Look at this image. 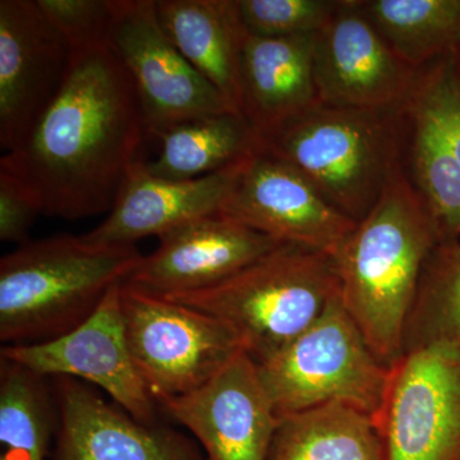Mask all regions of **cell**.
<instances>
[{
  "label": "cell",
  "mask_w": 460,
  "mask_h": 460,
  "mask_svg": "<svg viewBox=\"0 0 460 460\" xmlns=\"http://www.w3.org/2000/svg\"><path fill=\"white\" fill-rule=\"evenodd\" d=\"M396 56L420 69L460 50V0H362Z\"/></svg>",
  "instance_id": "22"
},
{
  "label": "cell",
  "mask_w": 460,
  "mask_h": 460,
  "mask_svg": "<svg viewBox=\"0 0 460 460\" xmlns=\"http://www.w3.org/2000/svg\"><path fill=\"white\" fill-rule=\"evenodd\" d=\"M57 429L47 377L0 358V460H47Z\"/></svg>",
  "instance_id": "24"
},
{
  "label": "cell",
  "mask_w": 460,
  "mask_h": 460,
  "mask_svg": "<svg viewBox=\"0 0 460 460\" xmlns=\"http://www.w3.org/2000/svg\"><path fill=\"white\" fill-rule=\"evenodd\" d=\"M339 0H237L244 29L253 36L314 35L329 22Z\"/></svg>",
  "instance_id": "26"
},
{
  "label": "cell",
  "mask_w": 460,
  "mask_h": 460,
  "mask_svg": "<svg viewBox=\"0 0 460 460\" xmlns=\"http://www.w3.org/2000/svg\"><path fill=\"white\" fill-rule=\"evenodd\" d=\"M405 129L407 111L317 102L260 146L286 160L332 208L359 223L402 164Z\"/></svg>",
  "instance_id": "4"
},
{
  "label": "cell",
  "mask_w": 460,
  "mask_h": 460,
  "mask_svg": "<svg viewBox=\"0 0 460 460\" xmlns=\"http://www.w3.org/2000/svg\"><path fill=\"white\" fill-rule=\"evenodd\" d=\"M72 53L108 42L111 0H36Z\"/></svg>",
  "instance_id": "28"
},
{
  "label": "cell",
  "mask_w": 460,
  "mask_h": 460,
  "mask_svg": "<svg viewBox=\"0 0 460 460\" xmlns=\"http://www.w3.org/2000/svg\"><path fill=\"white\" fill-rule=\"evenodd\" d=\"M239 164L195 180L175 181L155 177L146 162L138 160L107 219L84 238L93 243L136 246L141 239L160 238L184 224L220 214Z\"/></svg>",
  "instance_id": "17"
},
{
  "label": "cell",
  "mask_w": 460,
  "mask_h": 460,
  "mask_svg": "<svg viewBox=\"0 0 460 460\" xmlns=\"http://www.w3.org/2000/svg\"><path fill=\"white\" fill-rule=\"evenodd\" d=\"M438 344L460 347V239L432 251L405 323L404 354Z\"/></svg>",
  "instance_id": "25"
},
{
  "label": "cell",
  "mask_w": 460,
  "mask_h": 460,
  "mask_svg": "<svg viewBox=\"0 0 460 460\" xmlns=\"http://www.w3.org/2000/svg\"><path fill=\"white\" fill-rule=\"evenodd\" d=\"M220 215L270 235L334 255L357 226L286 160L259 146L238 166Z\"/></svg>",
  "instance_id": "12"
},
{
  "label": "cell",
  "mask_w": 460,
  "mask_h": 460,
  "mask_svg": "<svg viewBox=\"0 0 460 460\" xmlns=\"http://www.w3.org/2000/svg\"><path fill=\"white\" fill-rule=\"evenodd\" d=\"M413 100L434 119L460 163V84L454 56L420 69Z\"/></svg>",
  "instance_id": "27"
},
{
  "label": "cell",
  "mask_w": 460,
  "mask_h": 460,
  "mask_svg": "<svg viewBox=\"0 0 460 460\" xmlns=\"http://www.w3.org/2000/svg\"><path fill=\"white\" fill-rule=\"evenodd\" d=\"M314 72L320 102L367 111H407L420 69L396 56L363 9L339 0L314 36Z\"/></svg>",
  "instance_id": "10"
},
{
  "label": "cell",
  "mask_w": 460,
  "mask_h": 460,
  "mask_svg": "<svg viewBox=\"0 0 460 460\" xmlns=\"http://www.w3.org/2000/svg\"><path fill=\"white\" fill-rule=\"evenodd\" d=\"M42 215L40 204L25 184L13 174L0 169V241L29 242V233L36 217Z\"/></svg>",
  "instance_id": "29"
},
{
  "label": "cell",
  "mask_w": 460,
  "mask_h": 460,
  "mask_svg": "<svg viewBox=\"0 0 460 460\" xmlns=\"http://www.w3.org/2000/svg\"><path fill=\"white\" fill-rule=\"evenodd\" d=\"M124 284L166 296L229 279L281 242L224 215L201 217L160 237Z\"/></svg>",
  "instance_id": "16"
},
{
  "label": "cell",
  "mask_w": 460,
  "mask_h": 460,
  "mask_svg": "<svg viewBox=\"0 0 460 460\" xmlns=\"http://www.w3.org/2000/svg\"><path fill=\"white\" fill-rule=\"evenodd\" d=\"M337 293L332 255L281 243L217 286L165 298L222 320L262 363L310 328Z\"/></svg>",
  "instance_id": "5"
},
{
  "label": "cell",
  "mask_w": 460,
  "mask_h": 460,
  "mask_svg": "<svg viewBox=\"0 0 460 460\" xmlns=\"http://www.w3.org/2000/svg\"><path fill=\"white\" fill-rule=\"evenodd\" d=\"M269 460H384L375 420L328 402L279 419Z\"/></svg>",
  "instance_id": "20"
},
{
  "label": "cell",
  "mask_w": 460,
  "mask_h": 460,
  "mask_svg": "<svg viewBox=\"0 0 460 460\" xmlns=\"http://www.w3.org/2000/svg\"><path fill=\"white\" fill-rule=\"evenodd\" d=\"M375 423L384 460H460V347L405 353Z\"/></svg>",
  "instance_id": "9"
},
{
  "label": "cell",
  "mask_w": 460,
  "mask_h": 460,
  "mask_svg": "<svg viewBox=\"0 0 460 460\" xmlns=\"http://www.w3.org/2000/svg\"><path fill=\"white\" fill-rule=\"evenodd\" d=\"M120 286L111 288L89 319L68 334L38 344L3 345L8 359L44 377L93 384L140 422L154 425L156 405L129 352L120 307Z\"/></svg>",
  "instance_id": "11"
},
{
  "label": "cell",
  "mask_w": 460,
  "mask_h": 460,
  "mask_svg": "<svg viewBox=\"0 0 460 460\" xmlns=\"http://www.w3.org/2000/svg\"><path fill=\"white\" fill-rule=\"evenodd\" d=\"M155 3L157 20L181 56L239 111L241 58L248 32L237 0Z\"/></svg>",
  "instance_id": "19"
},
{
  "label": "cell",
  "mask_w": 460,
  "mask_h": 460,
  "mask_svg": "<svg viewBox=\"0 0 460 460\" xmlns=\"http://www.w3.org/2000/svg\"><path fill=\"white\" fill-rule=\"evenodd\" d=\"M53 393L58 413L53 460H205L186 436L133 419L84 381L54 377Z\"/></svg>",
  "instance_id": "15"
},
{
  "label": "cell",
  "mask_w": 460,
  "mask_h": 460,
  "mask_svg": "<svg viewBox=\"0 0 460 460\" xmlns=\"http://www.w3.org/2000/svg\"><path fill=\"white\" fill-rule=\"evenodd\" d=\"M72 51L36 0L0 2V146L26 140L65 84Z\"/></svg>",
  "instance_id": "13"
},
{
  "label": "cell",
  "mask_w": 460,
  "mask_h": 460,
  "mask_svg": "<svg viewBox=\"0 0 460 460\" xmlns=\"http://www.w3.org/2000/svg\"><path fill=\"white\" fill-rule=\"evenodd\" d=\"M314 35L263 38L248 33L241 58V105L259 142L320 102Z\"/></svg>",
  "instance_id": "18"
},
{
  "label": "cell",
  "mask_w": 460,
  "mask_h": 460,
  "mask_svg": "<svg viewBox=\"0 0 460 460\" xmlns=\"http://www.w3.org/2000/svg\"><path fill=\"white\" fill-rule=\"evenodd\" d=\"M204 450L205 460H269L279 417L257 363L241 352L204 386L160 402Z\"/></svg>",
  "instance_id": "14"
},
{
  "label": "cell",
  "mask_w": 460,
  "mask_h": 460,
  "mask_svg": "<svg viewBox=\"0 0 460 460\" xmlns=\"http://www.w3.org/2000/svg\"><path fill=\"white\" fill-rule=\"evenodd\" d=\"M142 259L136 246L93 243L84 235L21 244L0 260V341L38 344L68 334Z\"/></svg>",
  "instance_id": "3"
},
{
  "label": "cell",
  "mask_w": 460,
  "mask_h": 460,
  "mask_svg": "<svg viewBox=\"0 0 460 460\" xmlns=\"http://www.w3.org/2000/svg\"><path fill=\"white\" fill-rule=\"evenodd\" d=\"M440 241L431 211L402 164L332 255L341 304L386 367L404 357L408 314L423 266Z\"/></svg>",
  "instance_id": "2"
},
{
  "label": "cell",
  "mask_w": 460,
  "mask_h": 460,
  "mask_svg": "<svg viewBox=\"0 0 460 460\" xmlns=\"http://www.w3.org/2000/svg\"><path fill=\"white\" fill-rule=\"evenodd\" d=\"M129 352L154 401L189 394L244 352L234 330L198 308L123 284Z\"/></svg>",
  "instance_id": "7"
},
{
  "label": "cell",
  "mask_w": 460,
  "mask_h": 460,
  "mask_svg": "<svg viewBox=\"0 0 460 460\" xmlns=\"http://www.w3.org/2000/svg\"><path fill=\"white\" fill-rule=\"evenodd\" d=\"M146 137L131 77L105 42L72 53L57 98L0 169L31 190L42 215L83 219L111 211Z\"/></svg>",
  "instance_id": "1"
},
{
  "label": "cell",
  "mask_w": 460,
  "mask_h": 460,
  "mask_svg": "<svg viewBox=\"0 0 460 460\" xmlns=\"http://www.w3.org/2000/svg\"><path fill=\"white\" fill-rule=\"evenodd\" d=\"M162 148L147 171L165 180L186 181L222 172L260 146L246 118L237 111L206 114L175 124L159 138Z\"/></svg>",
  "instance_id": "21"
},
{
  "label": "cell",
  "mask_w": 460,
  "mask_h": 460,
  "mask_svg": "<svg viewBox=\"0 0 460 460\" xmlns=\"http://www.w3.org/2000/svg\"><path fill=\"white\" fill-rule=\"evenodd\" d=\"M108 44L131 77L147 137L159 140L175 124L237 111L196 71L168 38L155 0H111Z\"/></svg>",
  "instance_id": "8"
},
{
  "label": "cell",
  "mask_w": 460,
  "mask_h": 460,
  "mask_svg": "<svg viewBox=\"0 0 460 460\" xmlns=\"http://www.w3.org/2000/svg\"><path fill=\"white\" fill-rule=\"evenodd\" d=\"M454 65H456V77H458L460 84V50L458 53L454 54Z\"/></svg>",
  "instance_id": "30"
},
{
  "label": "cell",
  "mask_w": 460,
  "mask_h": 460,
  "mask_svg": "<svg viewBox=\"0 0 460 460\" xmlns=\"http://www.w3.org/2000/svg\"><path fill=\"white\" fill-rule=\"evenodd\" d=\"M257 368L279 419L341 402L376 420L393 370L378 361L338 293L310 328Z\"/></svg>",
  "instance_id": "6"
},
{
  "label": "cell",
  "mask_w": 460,
  "mask_h": 460,
  "mask_svg": "<svg viewBox=\"0 0 460 460\" xmlns=\"http://www.w3.org/2000/svg\"><path fill=\"white\" fill-rule=\"evenodd\" d=\"M402 165L434 217L441 241L460 239V163L434 119L411 100Z\"/></svg>",
  "instance_id": "23"
}]
</instances>
